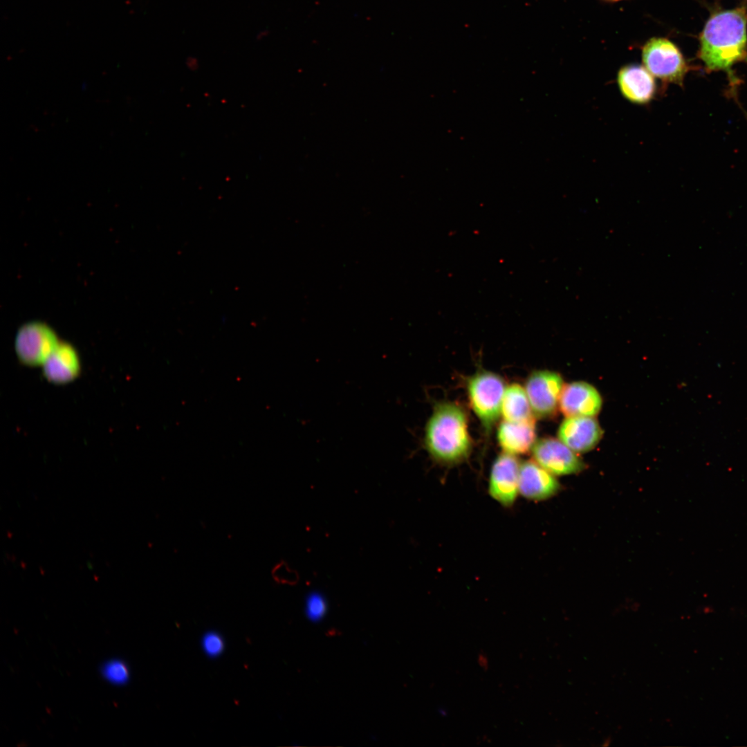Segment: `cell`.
I'll use <instances>...</instances> for the list:
<instances>
[{
    "label": "cell",
    "mask_w": 747,
    "mask_h": 747,
    "mask_svg": "<svg viewBox=\"0 0 747 747\" xmlns=\"http://www.w3.org/2000/svg\"><path fill=\"white\" fill-rule=\"evenodd\" d=\"M747 12L744 8L715 13L708 20L700 35L699 57L708 71H723L731 86L737 80L731 70L747 58Z\"/></svg>",
    "instance_id": "cell-1"
},
{
    "label": "cell",
    "mask_w": 747,
    "mask_h": 747,
    "mask_svg": "<svg viewBox=\"0 0 747 747\" xmlns=\"http://www.w3.org/2000/svg\"><path fill=\"white\" fill-rule=\"evenodd\" d=\"M468 421L459 404L443 402L435 405L423 438L425 448L433 459L454 464L468 457L472 448Z\"/></svg>",
    "instance_id": "cell-2"
},
{
    "label": "cell",
    "mask_w": 747,
    "mask_h": 747,
    "mask_svg": "<svg viewBox=\"0 0 747 747\" xmlns=\"http://www.w3.org/2000/svg\"><path fill=\"white\" fill-rule=\"evenodd\" d=\"M506 388L503 378L488 371H478L467 380L470 405L487 432L501 415Z\"/></svg>",
    "instance_id": "cell-3"
},
{
    "label": "cell",
    "mask_w": 747,
    "mask_h": 747,
    "mask_svg": "<svg viewBox=\"0 0 747 747\" xmlns=\"http://www.w3.org/2000/svg\"><path fill=\"white\" fill-rule=\"evenodd\" d=\"M643 66L663 84L683 86L690 69L679 48L663 37L649 39L642 48Z\"/></svg>",
    "instance_id": "cell-4"
},
{
    "label": "cell",
    "mask_w": 747,
    "mask_h": 747,
    "mask_svg": "<svg viewBox=\"0 0 747 747\" xmlns=\"http://www.w3.org/2000/svg\"><path fill=\"white\" fill-rule=\"evenodd\" d=\"M59 342L56 333L48 325L42 322H30L18 330L15 349L23 364L43 365Z\"/></svg>",
    "instance_id": "cell-5"
},
{
    "label": "cell",
    "mask_w": 747,
    "mask_h": 747,
    "mask_svg": "<svg viewBox=\"0 0 747 747\" xmlns=\"http://www.w3.org/2000/svg\"><path fill=\"white\" fill-rule=\"evenodd\" d=\"M563 386L562 376L555 371L539 370L528 376L524 389L535 416L547 418L555 414Z\"/></svg>",
    "instance_id": "cell-6"
},
{
    "label": "cell",
    "mask_w": 747,
    "mask_h": 747,
    "mask_svg": "<svg viewBox=\"0 0 747 747\" xmlns=\"http://www.w3.org/2000/svg\"><path fill=\"white\" fill-rule=\"evenodd\" d=\"M531 450L534 461L555 476L575 474L584 468L575 452L560 439L548 437L539 439Z\"/></svg>",
    "instance_id": "cell-7"
},
{
    "label": "cell",
    "mask_w": 747,
    "mask_h": 747,
    "mask_svg": "<svg viewBox=\"0 0 747 747\" xmlns=\"http://www.w3.org/2000/svg\"><path fill=\"white\" fill-rule=\"evenodd\" d=\"M520 463L515 455L503 452L494 461L489 477L488 493L504 507H511L519 492Z\"/></svg>",
    "instance_id": "cell-8"
},
{
    "label": "cell",
    "mask_w": 747,
    "mask_h": 747,
    "mask_svg": "<svg viewBox=\"0 0 747 747\" xmlns=\"http://www.w3.org/2000/svg\"><path fill=\"white\" fill-rule=\"evenodd\" d=\"M621 95L636 104L651 102L657 90L654 77L644 66L630 64L621 67L616 77Z\"/></svg>",
    "instance_id": "cell-9"
},
{
    "label": "cell",
    "mask_w": 747,
    "mask_h": 747,
    "mask_svg": "<svg viewBox=\"0 0 747 747\" xmlns=\"http://www.w3.org/2000/svg\"><path fill=\"white\" fill-rule=\"evenodd\" d=\"M602 405L598 391L582 381L564 385L559 400V407L566 417L594 416L600 411Z\"/></svg>",
    "instance_id": "cell-10"
},
{
    "label": "cell",
    "mask_w": 747,
    "mask_h": 747,
    "mask_svg": "<svg viewBox=\"0 0 747 747\" xmlns=\"http://www.w3.org/2000/svg\"><path fill=\"white\" fill-rule=\"evenodd\" d=\"M602 436V430L593 416H568L558 430L559 439L575 452L592 450Z\"/></svg>",
    "instance_id": "cell-11"
},
{
    "label": "cell",
    "mask_w": 747,
    "mask_h": 747,
    "mask_svg": "<svg viewBox=\"0 0 747 747\" xmlns=\"http://www.w3.org/2000/svg\"><path fill=\"white\" fill-rule=\"evenodd\" d=\"M560 485L552 474L537 463L526 461L520 465L519 492L531 501H543L556 495Z\"/></svg>",
    "instance_id": "cell-12"
},
{
    "label": "cell",
    "mask_w": 747,
    "mask_h": 747,
    "mask_svg": "<svg viewBox=\"0 0 747 747\" xmlns=\"http://www.w3.org/2000/svg\"><path fill=\"white\" fill-rule=\"evenodd\" d=\"M45 378L55 384H65L75 379L81 369L77 350L69 343L59 342L43 364Z\"/></svg>",
    "instance_id": "cell-13"
},
{
    "label": "cell",
    "mask_w": 747,
    "mask_h": 747,
    "mask_svg": "<svg viewBox=\"0 0 747 747\" xmlns=\"http://www.w3.org/2000/svg\"><path fill=\"white\" fill-rule=\"evenodd\" d=\"M498 443L504 452L513 455L524 454L536 442L535 419L511 422L503 421L497 431Z\"/></svg>",
    "instance_id": "cell-14"
},
{
    "label": "cell",
    "mask_w": 747,
    "mask_h": 747,
    "mask_svg": "<svg viewBox=\"0 0 747 747\" xmlns=\"http://www.w3.org/2000/svg\"><path fill=\"white\" fill-rule=\"evenodd\" d=\"M501 414L504 421L522 422L535 419L525 389L517 383L506 388Z\"/></svg>",
    "instance_id": "cell-15"
},
{
    "label": "cell",
    "mask_w": 747,
    "mask_h": 747,
    "mask_svg": "<svg viewBox=\"0 0 747 747\" xmlns=\"http://www.w3.org/2000/svg\"><path fill=\"white\" fill-rule=\"evenodd\" d=\"M104 676L115 684H123L128 681L129 670L127 665L120 661H111L102 668Z\"/></svg>",
    "instance_id": "cell-16"
},
{
    "label": "cell",
    "mask_w": 747,
    "mask_h": 747,
    "mask_svg": "<svg viewBox=\"0 0 747 747\" xmlns=\"http://www.w3.org/2000/svg\"><path fill=\"white\" fill-rule=\"evenodd\" d=\"M201 647L205 654L211 658H215L221 655L225 648V643L223 637L218 632L210 631L206 632L201 638Z\"/></svg>",
    "instance_id": "cell-17"
},
{
    "label": "cell",
    "mask_w": 747,
    "mask_h": 747,
    "mask_svg": "<svg viewBox=\"0 0 747 747\" xmlns=\"http://www.w3.org/2000/svg\"><path fill=\"white\" fill-rule=\"evenodd\" d=\"M326 603L325 599L317 593H311L307 598L306 611L310 620H320L325 614Z\"/></svg>",
    "instance_id": "cell-18"
},
{
    "label": "cell",
    "mask_w": 747,
    "mask_h": 747,
    "mask_svg": "<svg viewBox=\"0 0 747 747\" xmlns=\"http://www.w3.org/2000/svg\"><path fill=\"white\" fill-rule=\"evenodd\" d=\"M602 1H608V2H615V1H620V0H602Z\"/></svg>",
    "instance_id": "cell-19"
}]
</instances>
